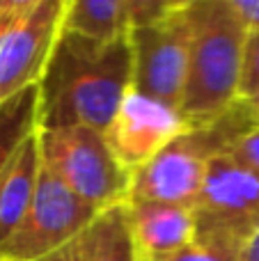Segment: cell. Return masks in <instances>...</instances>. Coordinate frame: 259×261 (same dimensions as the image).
<instances>
[{
  "mask_svg": "<svg viewBox=\"0 0 259 261\" xmlns=\"http://www.w3.org/2000/svg\"><path fill=\"white\" fill-rule=\"evenodd\" d=\"M39 128L103 133L131 90L128 35L96 39L62 30L39 85Z\"/></svg>",
  "mask_w": 259,
  "mask_h": 261,
  "instance_id": "obj_1",
  "label": "cell"
},
{
  "mask_svg": "<svg viewBox=\"0 0 259 261\" xmlns=\"http://www.w3.org/2000/svg\"><path fill=\"white\" fill-rule=\"evenodd\" d=\"M182 12L191 37L182 115L193 126H204L239 103V73L248 30L227 0H195Z\"/></svg>",
  "mask_w": 259,
  "mask_h": 261,
  "instance_id": "obj_2",
  "label": "cell"
},
{
  "mask_svg": "<svg viewBox=\"0 0 259 261\" xmlns=\"http://www.w3.org/2000/svg\"><path fill=\"white\" fill-rule=\"evenodd\" d=\"M250 124L239 103L220 119L193 126L131 174L128 202H163L195 208L206 179L209 161L225 153L232 140Z\"/></svg>",
  "mask_w": 259,
  "mask_h": 261,
  "instance_id": "obj_3",
  "label": "cell"
},
{
  "mask_svg": "<svg viewBox=\"0 0 259 261\" xmlns=\"http://www.w3.org/2000/svg\"><path fill=\"white\" fill-rule=\"evenodd\" d=\"M37 142L41 167L96 211L128 204L131 172L115 158L103 133L85 126L39 128Z\"/></svg>",
  "mask_w": 259,
  "mask_h": 261,
  "instance_id": "obj_4",
  "label": "cell"
},
{
  "mask_svg": "<svg viewBox=\"0 0 259 261\" xmlns=\"http://www.w3.org/2000/svg\"><path fill=\"white\" fill-rule=\"evenodd\" d=\"M67 0H39L21 12H0V103L37 87L64 30Z\"/></svg>",
  "mask_w": 259,
  "mask_h": 261,
  "instance_id": "obj_5",
  "label": "cell"
},
{
  "mask_svg": "<svg viewBox=\"0 0 259 261\" xmlns=\"http://www.w3.org/2000/svg\"><path fill=\"white\" fill-rule=\"evenodd\" d=\"M99 213L41 167L32 202L18 229L0 250V261H37L46 257L78 239Z\"/></svg>",
  "mask_w": 259,
  "mask_h": 261,
  "instance_id": "obj_6",
  "label": "cell"
},
{
  "mask_svg": "<svg viewBox=\"0 0 259 261\" xmlns=\"http://www.w3.org/2000/svg\"><path fill=\"white\" fill-rule=\"evenodd\" d=\"M131 44V90L182 110L188 83L191 37L184 12L145 28L128 30Z\"/></svg>",
  "mask_w": 259,
  "mask_h": 261,
  "instance_id": "obj_7",
  "label": "cell"
},
{
  "mask_svg": "<svg viewBox=\"0 0 259 261\" xmlns=\"http://www.w3.org/2000/svg\"><path fill=\"white\" fill-rule=\"evenodd\" d=\"M191 128L182 110L128 90L103 138L124 170L133 174Z\"/></svg>",
  "mask_w": 259,
  "mask_h": 261,
  "instance_id": "obj_8",
  "label": "cell"
},
{
  "mask_svg": "<svg viewBox=\"0 0 259 261\" xmlns=\"http://www.w3.org/2000/svg\"><path fill=\"white\" fill-rule=\"evenodd\" d=\"M195 216L197 229H223L248 239L259 225V176L227 153L214 156Z\"/></svg>",
  "mask_w": 259,
  "mask_h": 261,
  "instance_id": "obj_9",
  "label": "cell"
},
{
  "mask_svg": "<svg viewBox=\"0 0 259 261\" xmlns=\"http://www.w3.org/2000/svg\"><path fill=\"white\" fill-rule=\"evenodd\" d=\"M138 261H170L197 236L195 208L163 202H128Z\"/></svg>",
  "mask_w": 259,
  "mask_h": 261,
  "instance_id": "obj_10",
  "label": "cell"
},
{
  "mask_svg": "<svg viewBox=\"0 0 259 261\" xmlns=\"http://www.w3.org/2000/svg\"><path fill=\"white\" fill-rule=\"evenodd\" d=\"M41 172L37 133L21 144L0 174V250L18 229L32 202Z\"/></svg>",
  "mask_w": 259,
  "mask_h": 261,
  "instance_id": "obj_11",
  "label": "cell"
},
{
  "mask_svg": "<svg viewBox=\"0 0 259 261\" xmlns=\"http://www.w3.org/2000/svg\"><path fill=\"white\" fill-rule=\"evenodd\" d=\"M85 261H138L128 222V204L106 208L81 234Z\"/></svg>",
  "mask_w": 259,
  "mask_h": 261,
  "instance_id": "obj_12",
  "label": "cell"
},
{
  "mask_svg": "<svg viewBox=\"0 0 259 261\" xmlns=\"http://www.w3.org/2000/svg\"><path fill=\"white\" fill-rule=\"evenodd\" d=\"M39 130V90L28 87L0 103V174L30 135Z\"/></svg>",
  "mask_w": 259,
  "mask_h": 261,
  "instance_id": "obj_13",
  "label": "cell"
},
{
  "mask_svg": "<svg viewBox=\"0 0 259 261\" xmlns=\"http://www.w3.org/2000/svg\"><path fill=\"white\" fill-rule=\"evenodd\" d=\"M64 30L81 32L96 39H115L128 35L122 0H67Z\"/></svg>",
  "mask_w": 259,
  "mask_h": 261,
  "instance_id": "obj_14",
  "label": "cell"
},
{
  "mask_svg": "<svg viewBox=\"0 0 259 261\" xmlns=\"http://www.w3.org/2000/svg\"><path fill=\"white\" fill-rule=\"evenodd\" d=\"M246 239L223 229H197L191 245L174 254L170 261H241Z\"/></svg>",
  "mask_w": 259,
  "mask_h": 261,
  "instance_id": "obj_15",
  "label": "cell"
},
{
  "mask_svg": "<svg viewBox=\"0 0 259 261\" xmlns=\"http://www.w3.org/2000/svg\"><path fill=\"white\" fill-rule=\"evenodd\" d=\"M259 94V30H248L243 41L241 73H239V101Z\"/></svg>",
  "mask_w": 259,
  "mask_h": 261,
  "instance_id": "obj_16",
  "label": "cell"
},
{
  "mask_svg": "<svg viewBox=\"0 0 259 261\" xmlns=\"http://www.w3.org/2000/svg\"><path fill=\"white\" fill-rule=\"evenodd\" d=\"M122 3H124L128 30L151 25V23L161 21V18H165L172 12L168 0H122Z\"/></svg>",
  "mask_w": 259,
  "mask_h": 261,
  "instance_id": "obj_17",
  "label": "cell"
},
{
  "mask_svg": "<svg viewBox=\"0 0 259 261\" xmlns=\"http://www.w3.org/2000/svg\"><path fill=\"white\" fill-rule=\"evenodd\" d=\"M225 153L259 176V126H248L246 130H241Z\"/></svg>",
  "mask_w": 259,
  "mask_h": 261,
  "instance_id": "obj_18",
  "label": "cell"
},
{
  "mask_svg": "<svg viewBox=\"0 0 259 261\" xmlns=\"http://www.w3.org/2000/svg\"><path fill=\"white\" fill-rule=\"evenodd\" d=\"M246 30H259V0H227Z\"/></svg>",
  "mask_w": 259,
  "mask_h": 261,
  "instance_id": "obj_19",
  "label": "cell"
},
{
  "mask_svg": "<svg viewBox=\"0 0 259 261\" xmlns=\"http://www.w3.org/2000/svg\"><path fill=\"white\" fill-rule=\"evenodd\" d=\"M37 261H85L83 259V241L81 236L78 239H73L71 243L62 245L60 250H55V252L46 254V257L37 259Z\"/></svg>",
  "mask_w": 259,
  "mask_h": 261,
  "instance_id": "obj_20",
  "label": "cell"
},
{
  "mask_svg": "<svg viewBox=\"0 0 259 261\" xmlns=\"http://www.w3.org/2000/svg\"><path fill=\"white\" fill-rule=\"evenodd\" d=\"M239 108H241L243 117L248 119L250 126H259V94L248 101H239Z\"/></svg>",
  "mask_w": 259,
  "mask_h": 261,
  "instance_id": "obj_21",
  "label": "cell"
},
{
  "mask_svg": "<svg viewBox=\"0 0 259 261\" xmlns=\"http://www.w3.org/2000/svg\"><path fill=\"white\" fill-rule=\"evenodd\" d=\"M39 0H0V12H21L32 5H37Z\"/></svg>",
  "mask_w": 259,
  "mask_h": 261,
  "instance_id": "obj_22",
  "label": "cell"
},
{
  "mask_svg": "<svg viewBox=\"0 0 259 261\" xmlns=\"http://www.w3.org/2000/svg\"><path fill=\"white\" fill-rule=\"evenodd\" d=\"M193 3H195V0H168V5H170V9H172V12H182V9L191 7Z\"/></svg>",
  "mask_w": 259,
  "mask_h": 261,
  "instance_id": "obj_23",
  "label": "cell"
}]
</instances>
